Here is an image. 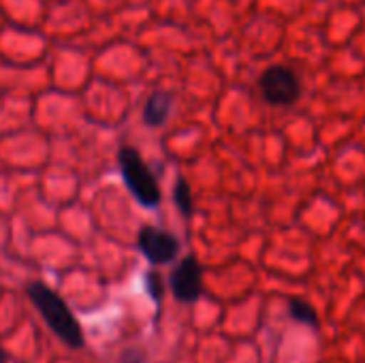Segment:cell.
<instances>
[{
	"mask_svg": "<svg viewBox=\"0 0 365 363\" xmlns=\"http://www.w3.org/2000/svg\"><path fill=\"white\" fill-rule=\"evenodd\" d=\"M28 295L30 302L36 306L38 315L43 317V321L47 323V327L71 349H81L83 347V334L81 327L77 323V319L73 317V312L68 310V306L62 302V297L58 293H53L49 287L34 282L28 287Z\"/></svg>",
	"mask_w": 365,
	"mask_h": 363,
	"instance_id": "6da1fadb",
	"label": "cell"
},
{
	"mask_svg": "<svg viewBox=\"0 0 365 363\" xmlns=\"http://www.w3.org/2000/svg\"><path fill=\"white\" fill-rule=\"evenodd\" d=\"M122 180L130 190L133 199L143 208H158L160 205V188L154 173L141 160L139 152L133 148H122L118 154Z\"/></svg>",
	"mask_w": 365,
	"mask_h": 363,
	"instance_id": "7a4b0ae2",
	"label": "cell"
},
{
	"mask_svg": "<svg viewBox=\"0 0 365 363\" xmlns=\"http://www.w3.org/2000/svg\"><path fill=\"white\" fill-rule=\"evenodd\" d=\"M261 96L274 107H289L302 96V79L299 75L284 64L267 66L259 77Z\"/></svg>",
	"mask_w": 365,
	"mask_h": 363,
	"instance_id": "3957f363",
	"label": "cell"
},
{
	"mask_svg": "<svg viewBox=\"0 0 365 363\" xmlns=\"http://www.w3.org/2000/svg\"><path fill=\"white\" fill-rule=\"evenodd\" d=\"M137 246L143 252V257L154 265H167L180 252V242L175 240V235L156 227H143L139 231Z\"/></svg>",
	"mask_w": 365,
	"mask_h": 363,
	"instance_id": "277c9868",
	"label": "cell"
},
{
	"mask_svg": "<svg viewBox=\"0 0 365 363\" xmlns=\"http://www.w3.org/2000/svg\"><path fill=\"white\" fill-rule=\"evenodd\" d=\"M171 291L178 302L192 304L203 291V270L195 257L184 259L171 274Z\"/></svg>",
	"mask_w": 365,
	"mask_h": 363,
	"instance_id": "5b68a950",
	"label": "cell"
},
{
	"mask_svg": "<svg viewBox=\"0 0 365 363\" xmlns=\"http://www.w3.org/2000/svg\"><path fill=\"white\" fill-rule=\"evenodd\" d=\"M171 111V96L167 92H154L145 107H143V120L148 126H160Z\"/></svg>",
	"mask_w": 365,
	"mask_h": 363,
	"instance_id": "8992f818",
	"label": "cell"
},
{
	"mask_svg": "<svg viewBox=\"0 0 365 363\" xmlns=\"http://www.w3.org/2000/svg\"><path fill=\"white\" fill-rule=\"evenodd\" d=\"M289 310H291V317L295 321H299L304 325H310V327H317L319 325V315H317V310L308 302L295 297V300L289 302Z\"/></svg>",
	"mask_w": 365,
	"mask_h": 363,
	"instance_id": "52a82bcc",
	"label": "cell"
},
{
	"mask_svg": "<svg viewBox=\"0 0 365 363\" xmlns=\"http://www.w3.org/2000/svg\"><path fill=\"white\" fill-rule=\"evenodd\" d=\"M173 199H175V205L180 208V212L184 216H190L192 214V195H190V186H188V182L184 178H180L175 182Z\"/></svg>",
	"mask_w": 365,
	"mask_h": 363,
	"instance_id": "ba28073f",
	"label": "cell"
},
{
	"mask_svg": "<svg viewBox=\"0 0 365 363\" xmlns=\"http://www.w3.org/2000/svg\"><path fill=\"white\" fill-rule=\"evenodd\" d=\"M145 289H148V293H150V297L154 302H160V297H163V278H160L158 272H148L145 274Z\"/></svg>",
	"mask_w": 365,
	"mask_h": 363,
	"instance_id": "9c48e42d",
	"label": "cell"
},
{
	"mask_svg": "<svg viewBox=\"0 0 365 363\" xmlns=\"http://www.w3.org/2000/svg\"><path fill=\"white\" fill-rule=\"evenodd\" d=\"M6 359V355H4V351H2V347H0V363H4Z\"/></svg>",
	"mask_w": 365,
	"mask_h": 363,
	"instance_id": "30bf717a",
	"label": "cell"
}]
</instances>
